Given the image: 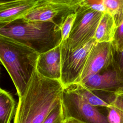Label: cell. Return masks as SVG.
Wrapping results in <instances>:
<instances>
[{
    "label": "cell",
    "instance_id": "8",
    "mask_svg": "<svg viewBox=\"0 0 123 123\" xmlns=\"http://www.w3.org/2000/svg\"><path fill=\"white\" fill-rule=\"evenodd\" d=\"M115 53L112 42L95 41L88 54L79 83L112 66L114 62Z\"/></svg>",
    "mask_w": 123,
    "mask_h": 123
},
{
    "label": "cell",
    "instance_id": "21",
    "mask_svg": "<svg viewBox=\"0 0 123 123\" xmlns=\"http://www.w3.org/2000/svg\"><path fill=\"white\" fill-rule=\"evenodd\" d=\"M7 0H0V1H7Z\"/></svg>",
    "mask_w": 123,
    "mask_h": 123
},
{
    "label": "cell",
    "instance_id": "5",
    "mask_svg": "<svg viewBox=\"0 0 123 123\" xmlns=\"http://www.w3.org/2000/svg\"><path fill=\"white\" fill-rule=\"evenodd\" d=\"M76 17L71 31L64 42L72 50L80 48L94 39L97 26L102 14L92 8L88 1L76 12Z\"/></svg>",
    "mask_w": 123,
    "mask_h": 123
},
{
    "label": "cell",
    "instance_id": "3",
    "mask_svg": "<svg viewBox=\"0 0 123 123\" xmlns=\"http://www.w3.org/2000/svg\"><path fill=\"white\" fill-rule=\"evenodd\" d=\"M0 35L20 42L39 54L61 43L60 21L39 22L20 19L0 26Z\"/></svg>",
    "mask_w": 123,
    "mask_h": 123
},
{
    "label": "cell",
    "instance_id": "14",
    "mask_svg": "<svg viewBox=\"0 0 123 123\" xmlns=\"http://www.w3.org/2000/svg\"><path fill=\"white\" fill-rule=\"evenodd\" d=\"M15 101L7 91L0 89V123H11L15 113Z\"/></svg>",
    "mask_w": 123,
    "mask_h": 123
},
{
    "label": "cell",
    "instance_id": "12",
    "mask_svg": "<svg viewBox=\"0 0 123 123\" xmlns=\"http://www.w3.org/2000/svg\"><path fill=\"white\" fill-rule=\"evenodd\" d=\"M74 85L78 92L94 107H109L114 101L117 95L99 91H92L80 83H75Z\"/></svg>",
    "mask_w": 123,
    "mask_h": 123
},
{
    "label": "cell",
    "instance_id": "18",
    "mask_svg": "<svg viewBox=\"0 0 123 123\" xmlns=\"http://www.w3.org/2000/svg\"><path fill=\"white\" fill-rule=\"evenodd\" d=\"M65 118L63 114L61 100L43 123H65Z\"/></svg>",
    "mask_w": 123,
    "mask_h": 123
},
{
    "label": "cell",
    "instance_id": "15",
    "mask_svg": "<svg viewBox=\"0 0 123 123\" xmlns=\"http://www.w3.org/2000/svg\"><path fill=\"white\" fill-rule=\"evenodd\" d=\"M106 110L109 123H123V93L117 94L114 101Z\"/></svg>",
    "mask_w": 123,
    "mask_h": 123
},
{
    "label": "cell",
    "instance_id": "7",
    "mask_svg": "<svg viewBox=\"0 0 123 123\" xmlns=\"http://www.w3.org/2000/svg\"><path fill=\"white\" fill-rule=\"evenodd\" d=\"M89 0H48L22 19L29 21L59 22L66 15L75 12Z\"/></svg>",
    "mask_w": 123,
    "mask_h": 123
},
{
    "label": "cell",
    "instance_id": "20",
    "mask_svg": "<svg viewBox=\"0 0 123 123\" xmlns=\"http://www.w3.org/2000/svg\"><path fill=\"white\" fill-rule=\"evenodd\" d=\"M65 123H83V122L73 118H69L65 119Z\"/></svg>",
    "mask_w": 123,
    "mask_h": 123
},
{
    "label": "cell",
    "instance_id": "11",
    "mask_svg": "<svg viewBox=\"0 0 123 123\" xmlns=\"http://www.w3.org/2000/svg\"><path fill=\"white\" fill-rule=\"evenodd\" d=\"M61 68V44L50 50L39 54L36 69L41 75L49 79L60 80Z\"/></svg>",
    "mask_w": 123,
    "mask_h": 123
},
{
    "label": "cell",
    "instance_id": "9",
    "mask_svg": "<svg viewBox=\"0 0 123 123\" xmlns=\"http://www.w3.org/2000/svg\"><path fill=\"white\" fill-rule=\"evenodd\" d=\"M79 83L92 91L114 94L123 93V81L113 64L104 71L89 76Z\"/></svg>",
    "mask_w": 123,
    "mask_h": 123
},
{
    "label": "cell",
    "instance_id": "16",
    "mask_svg": "<svg viewBox=\"0 0 123 123\" xmlns=\"http://www.w3.org/2000/svg\"><path fill=\"white\" fill-rule=\"evenodd\" d=\"M106 12L113 16L117 28L123 22V0H103Z\"/></svg>",
    "mask_w": 123,
    "mask_h": 123
},
{
    "label": "cell",
    "instance_id": "19",
    "mask_svg": "<svg viewBox=\"0 0 123 123\" xmlns=\"http://www.w3.org/2000/svg\"><path fill=\"white\" fill-rule=\"evenodd\" d=\"M112 43L116 53H119L123 51V22L117 28Z\"/></svg>",
    "mask_w": 123,
    "mask_h": 123
},
{
    "label": "cell",
    "instance_id": "13",
    "mask_svg": "<svg viewBox=\"0 0 123 123\" xmlns=\"http://www.w3.org/2000/svg\"><path fill=\"white\" fill-rule=\"evenodd\" d=\"M117 29L114 18L108 12H104L95 32L94 38L97 42H112Z\"/></svg>",
    "mask_w": 123,
    "mask_h": 123
},
{
    "label": "cell",
    "instance_id": "6",
    "mask_svg": "<svg viewBox=\"0 0 123 123\" xmlns=\"http://www.w3.org/2000/svg\"><path fill=\"white\" fill-rule=\"evenodd\" d=\"M94 39L79 49H69L64 42L61 46V81L64 86L79 83L88 54L94 43Z\"/></svg>",
    "mask_w": 123,
    "mask_h": 123
},
{
    "label": "cell",
    "instance_id": "2",
    "mask_svg": "<svg viewBox=\"0 0 123 123\" xmlns=\"http://www.w3.org/2000/svg\"><path fill=\"white\" fill-rule=\"evenodd\" d=\"M39 53L29 46L0 35V60L20 97L36 69Z\"/></svg>",
    "mask_w": 123,
    "mask_h": 123
},
{
    "label": "cell",
    "instance_id": "4",
    "mask_svg": "<svg viewBox=\"0 0 123 123\" xmlns=\"http://www.w3.org/2000/svg\"><path fill=\"white\" fill-rule=\"evenodd\" d=\"M62 104L66 119L73 118L83 123H109L107 111L103 113L89 104L76 90L74 84L64 87Z\"/></svg>",
    "mask_w": 123,
    "mask_h": 123
},
{
    "label": "cell",
    "instance_id": "17",
    "mask_svg": "<svg viewBox=\"0 0 123 123\" xmlns=\"http://www.w3.org/2000/svg\"><path fill=\"white\" fill-rule=\"evenodd\" d=\"M76 17V12L70 13L60 20V27L61 33V43L68 38L70 33Z\"/></svg>",
    "mask_w": 123,
    "mask_h": 123
},
{
    "label": "cell",
    "instance_id": "10",
    "mask_svg": "<svg viewBox=\"0 0 123 123\" xmlns=\"http://www.w3.org/2000/svg\"><path fill=\"white\" fill-rule=\"evenodd\" d=\"M48 0H10L0 1V25L22 19Z\"/></svg>",
    "mask_w": 123,
    "mask_h": 123
},
{
    "label": "cell",
    "instance_id": "1",
    "mask_svg": "<svg viewBox=\"0 0 123 123\" xmlns=\"http://www.w3.org/2000/svg\"><path fill=\"white\" fill-rule=\"evenodd\" d=\"M64 87L60 80L44 77L35 69L19 97L13 123H43L61 101Z\"/></svg>",
    "mask_w": 123,
    "mask_h": 123
}]
</instances>
